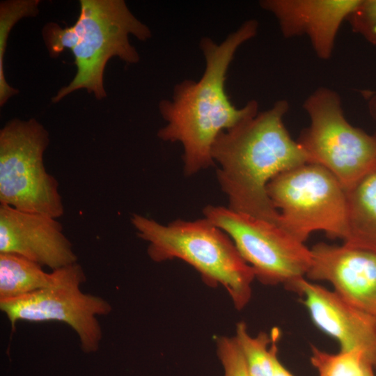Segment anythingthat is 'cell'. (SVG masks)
Instances as JSON below:
<instances>
[{"label": "cell", "mask_w": 376, "mask_h": 376, "mask_svg": "<svg viewBox=\"0 0 376 376\" xmlns=\"http://www.w3.org/2000/svg\"><path fill=\"white\" fill-rule=\"evenodd\" d=\"M302 297L311 321L340 345V350H357L376 370V317L345 301L334 290L303 278L293 290Z\"/></svg>", "instance_id": "30bf717a"}, {"label": "cell", "mask_w": 376, "mask_h": 376, "mask_svg": "<svg viewBox=\"0 0 376 376\" xmlns=\"http://www.w3.org/2000/svg\"><path fill=\"white\" fill-rule=\"evenodd\" d=\"M54 272L25 257L0 253V301L24 296L50 286Z\"/></svg>", "instance_id": "9a60e30c"}, {"label": "cell", "mask_w": 376, "mask_h": 376, "mask_svg": "<svg viewBox=\"0 0 376 376\" xmlns=\"http://www.w3.org/2000/svg\"><path fill=\"white\" fill-rule=\"evenodd\" d=\"M306 276L329 283L338 295L376 317V251L343 244H316Z\"/></svg>", "instance_id": "8fae6325"}, {"label": "cell", "mask_w": 376, "mask_h": 376, "mask_svg": "<svg viewBox=\"0 0 376 376\" xmlns=\"http://www.w3.org/2000/svg\"><path fill=\"white\" fill-rule=\"evenodd\" d=\"M359 0H263L262 8L276 17L284 38L306 36L316 56L328 60L342 23Z\"/></svg>", "instance_id": "4fadbf2b"}, {"label": "cell", "mask_w": 376, "mask_h": 376, "mask_svg": "<svg viewBox=\"0 0 376 376\" xmlns=\"http://www.w3.org/2000/svg\"><path fill=\"white\" fill-rule=\"evenodd\" d=\"M303 107L310 124L297 141L311 163L326 168L347 189L376 162V133L370 134L350 124L340 95L329 88H318Z\"/></svg>", "instance_id": "52a82bcc"}, {"label": "cell", "mask_w": 376, "mask_h": 376, "mask_svg": "<svg viewBox=\"0 0 376 376\" xmlns=\"http://www.w3.org/2000/svg\"><path fill=\"white\" fill-rule=\"evenodd\" d=\"M369 376H375V373H374V370H372L370 371Z\"/></svg>", "instance_id": "603a6c76"}, {"label": "cell", "mask_w": 376, "mask_h": 376, "mask_svg": "<svg viewBox=\"0 0 376 376\" xmlns=\"http://www.w3.org/2000/svg\"><path fill=\"white\" fill-rule=\"evenodd\" d=\"M217 354L224 369V376H250L234 336L215 338Z\"/></svg>", "instance_id": "ffe728a7"}, {"label": "cell", "mask_w": 376, "mask_h": 376, "mask_svg": "<svg viewBox=\"0 0 376 376\" xmlns=\"http://www.w3.org/2000/svg\"><path fill=\"white\" fill-rule=\"evenodd\" d=\"M274 376H294L279 360L278 349L274 354Z\"/></svg>", "instance_id": "7402d4cb"}, {"label": "cell", "mask_w": 376, "mask_h": 376, "mask_svg": "<svg viewBox=\"0 0 376 376\" xmlns=\"http://www.w3.org/2000/svg\"><path fill=\"white\" fill-rule=\"evenodd\" d=\"M131 222L137 235L148 243L147 251L152 260H183L201 274L207 285H221L237 310L249 304L254 271L231 238L209 219H176L163 225L135 214Z\"/></svg>", "instance_id": "277c9868"}, {"label": "cell", "mask_w": 376, "mask_h": 376, "mask_svg": "<svg viewBox=\"0 0 376 376\" xmlns=\"http://www.w3.org/2000/svg\"><path fill=\"white\" fill-rule=\"evenodd\" d=\"M280 335L279 329L274 328L270 334L260 332L253 336L244 322L237 323L234 337L250 376H274V354Z\"/></svg>", "instance_id": "2e32d148"}, {"label": "cell", "mask_w": 376, "mask_h": 376, "mask_svg": "<svg viewBox=\"0 0 376 376\" xmlns=\"http://www.w3.org/2000/svg\"><path fill=\"white\" fill-rule=\"evenodd\" d=\"M311 363L318 376H369L373 368L363 353L357 350H340L331 354L311 345Z\"/></svg>", "instance_id": "ac0fdd59"}, {"label": "cell", "mask_w": 376, "mask_h": 376, "mask_svg": "<svg viewBox=\"0 0 376 376\" xmlns=\"http://www.w3.org/2000/svg\"><path fill=\"white\" fill-rule=\"evenodd\" d=\"M203 214L231 238L260 283L293 290L306 278L311 250L279 225L223 206L209 205Z\"/></svg>", "instance_id": "ba28073f"}, {"label": "cell", "mask_w": 376, "mask_h": 376, "mask_svg": "<svg viewBox=\"0 0 376 376\" xmlns=\"http://www.w3.org/2000/svg\"><path fill=\"white\" fill-rule=\"evenodd\" d=\"M346 20L354 33L376 46V0H359Z\"/></svg>", "instance_id": "d6986e66"}, {"label": "cell", "mask_w": 376, "mask_h": 376, "mask_svg": "<svg viewBox=\"0 0 376 376\" xmlns=\"http://www.w3.org/2000/svg\"><path fill=\"white\" fill-rule=\"evenodd\" d=\"M287 100L250 117L215 139L211 155L220 168L217 178L235 212L279 225V214L270 201L268 183L279 174L311 162L287 130L283 118Z\"/></svg>", "instance_id": "7a4b0ae2"}, {"label": "cell", "mask_w": 376, "mask_h": 376, "mask_svg": "<svg viewBox=\"0 0 376 376\" xmlns=\"http://www.w3.org/2000/svg\"><path fill=\"white\" fill-rule=\"evenodd\" d=\"M258 28L256 19H249L221 44L203 38L200 47L205 69L202 77L197 81L185 80L177 84L172 100L159 102L166 125L158 131V137L182 145L184 172L187 176L214 164L212 147L221 132L258 113L256 100L237 108L225 91L226 74L236 51L256 36Z\"/></svg>", "instance_id": "6da1fadb"}, {"label": "cell", "mask_w": 376, "mask_h": 376, "mask_svg": "<svg viewBox=\"0 0 376 376\" xmlns=\"http://www.w3.org/2000/svg\"><path fill=\"white\" fill-rule=\"evenodd\" d=\"M48 131L37 120L12 119L0 130V204L58 219V182L45 169Z\"/></svg>", "instance_id": "8992f818"}, {"label": "cell", "mask_w": 376, "mask_h": 376, "mask_svg": "<svg viewBox=\"0 0 376 376\" xmlns=\"http://www.w3.org/2000/svg\"><path fill=\"white\" fill-rule=\"evenodd\" d=\"M345 191L347 229L343 243L376 251V162Z\"/></svg>", "instance_id": "5bb4252c"}, {"label": "cell", "mask_w": 376, "mask_h": 376, "mask_svg": "<svg viewBox=\"0 0 376 376\" xmlns=\"http://www.w3.org/2000/svg\"><path fill=\"white\" fill-rule=\"evenodd\" d=\"M267 192L280 226L299 241L304 243L318 230L332 239L345 238L346 191L324 166L308 162L288 169L268 183Z\"/></svg>", "instance_id": "5b68a950"}, {"label": "cell", "mask_w": 376, "mask_h": 376, "mask_svg": "<svg viewBox=\"0 0 376 376\" xmlns=\"http://www.w3.org/2000/svg\"><path fill=\"white\" fill-rule=\"evenodd\" d=\"M362 94L366 100L369 113L376 123V91H365Z\"/></svg>", "instance_id": "44dd1931"}, {"label": "cell", "mask_w": 376, "mask_h": 376, "mask_svg": "<svg viewBox=\"0 0 376 376\" xmlns=\"http://www.w3.org/2000/svg\"><path fill=\"white\" fill-rule=\"evenodd\" d=\"M39 0H8L0 3V106H3L18 90L6 81L4 73V56L8 36L15 24L24 17L38 14Z\"/></svg>", "instance_id": "e0dca14e"}, {"label": "cell", "mask_w": 376, "mask_h": 376, "mask_svg": "<svg viewBox=\"0 0 376 376\" xmlns=\"http://www.w3.org/2000/svg\"><path fill=\"white\" fill-rule=\"evenodd\" d=\"M54 280L48 288L19 297L0 301V308L15 329L17 321L67 324L77 334L81 350H99L102 331L97 317L108 315L111 306L104 298L85 293L81 285L86 276L75 263L54 269Z\"/></svg>", "instance_id": "9c48e42d"}, {"label": "cell", "mask_w": 376, "mask_h": 376, "mask_svg": "<svg viewBox=\"0 0 376 376\" xmlns=\"http://www.w3.org/2000/svg\"><path fill=\"white\" fill-rule=\"evenodd\" d=\"M0 253L21 256L52 270L77 260L57 219L1 204Z\"/></svg>", "instance_id": "7c38bea8"}, {"label": "cell", "mask_w": 376, "mask_h": 376, "mask_svg": "<svg viewBox=\"0 0 376 376\" xmlns=\"http://www.w3.org/2000/svg\"><path fill=\"white\" fill-rule=\"evenodd\" d=\"M79 5L74 24L62 28L49 22L42 31L49 56L56 58L68 49L77 68L70 84L52 97L53 103L79 89H86L97 100L106 97L104 72L108 61L117 56L127 63H136L139 55L129 36L145 41L152 36L123 0H80Z\"/></svg>", "instance_id": "3957f363"}]
</instances>
